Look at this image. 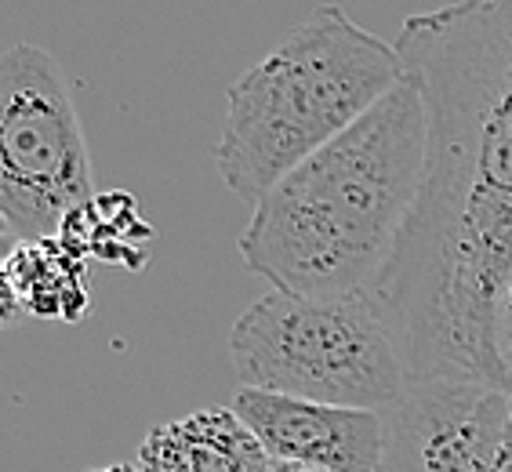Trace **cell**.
Instances as JSON below:
<instances>
[{"label":"cell","instance_id":"obj_10","mask_svg":"<svg viewBox=\"0 0 512 472\" xmlns=\"http://www.w3.org/2000/svg\"><path fill=\"white\" fill-rule=\"evenodd\" d=\"M494 356H498V371H502L505 389L512 393V276L502 291L498 313H494Z\"/></svg>","mask_w":512,"mask_h":472},{"label":"cell","instance_id":"obj_4","mask_svg":"<svg viewBox=\"0 0 512 472\" xmlns=\"http://www.w3.org/2000/svg\"><path fill=\"white\" fill-rule=\"evenodd\" d=\"M229 364L244 389L353 411H385L407 389L371 295L258 298L229 331Z\"/></svg>","mask_w":512,"mask_h":472},{"label":"cell","instance_id":"obj_13","mask_svg":"<svg viewBox=\"0 0 512 472\" xmlns=\"http://www.w3.org/2000/svg\"><path fill=\"white\" fill-rule=\"evenodd\" d=\"M273 472H320V469H302V465H273Z\"/></svg>","mask_w":512,"mask_h":472},{"label":"cell","instance_id":"obj_8","mask_svg":"<svg viewBox=\"0 0 512 472\" xmlns=\"http://www.w3.org/2000/svg\"><path fill=\"white\" fill-rule=\"evenodd\" d=\"M273 465L233 407H200L157 425L138 447L142 472H273Z\"/></svg>","mask_w":512,"mask_h":472},{"label":"cell","instance_id":"obj_12","mask_svg":"<svg viewBox=\"0 0 512 472\" xmlns=\"http://www.w3.org/2000/svg\"><path fill=\"white\" fill-rule=\"evenodd\" d=\"M91 472H142L138 462H117V465H102V469H91Z\"/></svg>","mask_w":512,"mask_h":472},{"label":"cell","instance_id":"obj_3","mask_svg":"<svg viewBox=\"0 0 512 472\" xmlns=\"http://www.w3.org/2000/svg\"><path fill=\"white\" fill-rule=\"evenodd\" d=\"M404 80L393 44L342 8H316L229 88L218 171L233 197L269 189L364 120Z\"/></svg>","mask_w":512,"mask_h":472},{"label":"cell","instance_id":"obj_6","mask_svg":"<svg viewBox=\"0 0 512 472\" xmlns=\"http://www.w3.org/2000/svg\"><path fill=\"white\" fill-rule=\"evenodd\" d=\"M512 393L483 382H407L385 407L382 472H498Z\"/></svg>","mask_w":512,"mask_h":472},{"label":"cell","instance_id":"obj_2","mask_svg":"<svg viewBox=\"0 0 512 472\" xmlns=\"http://www.w3.org/2000/svg\"><path fill=\"white\" fill-rule=\"evenodd\" d=\"M425 146V99L404 69L364 120L258 200L240 233L244 266L284 295H367L418 200Z\"/></svg>","mask_w":512,"mask_h":472},{"label":"cell","instance_id":"obj_1","mask_svg":"<svg viewBox=\"0 0 512 472\" xmlns=\"http://www.w3.org/2000/svg\"><path fill=\"white\" fill-rule=\"evenodd\" d=\"M396 55L429 117L422 189L367 291L407 382L502 385L494 313L512 276V4L411 15Z\"/></svg>","mask_w":512,"mask_h":472},{"label":"cell","instance_id":"obj_11","mask_svg":"<svg viewBox=\"0 0 512 472\" xmlns=\"http://www.w3.org/2000/svg\"><path fill=\"white\" fill-rule=\"evenodd\" d=\"M498 472H512V411H509V422H505L502 451H498Z\"/></svg>","mask_w":512,"mask_h":472},{"label":"cell","instance_id":"obj_7","mask_svg":"<svg viewBox=\"0 0 512 472\" xmlns=\"http://www.w3.org/2000/svg\"><path fill=\"white\" fill-rule=\"evenodd\" d=\"M233 411L276 465L320 472H382L385 411L309 404L295 396L240 389Z\"/></svg>","mask_w":512,"mask_h":472},{"label":"cell","instance_id":"obj_5","mask_svg":"<svg viewBox=\"0 0 512 472\" xmlns=\"http://www.w3.org/2000/svg\"><path fill=\"white\" fill-rule=\"evenodd\" d=\"M95 200L91 160L62 66L37 44L0 62V215L15 244L55 240Z\"/></svg>","mask_w":512,"mask_h":472},{"label":"cell","instance_id":"obj_9","mask_svg":"<svg viewBox=\"0 0 512 472\" xmlns=\"http://www.w3.org/2000/svg\"><path fill=\"white\" fill-rule=\"evenodd\" d=\"M26 305L30 316H62L77 320L88 309V276L84 258L69 251L59 236L55 240H30L15 244L4 262V309Z\"/></svg>","mask_w":512,"mask_h":472}]
</instances>
